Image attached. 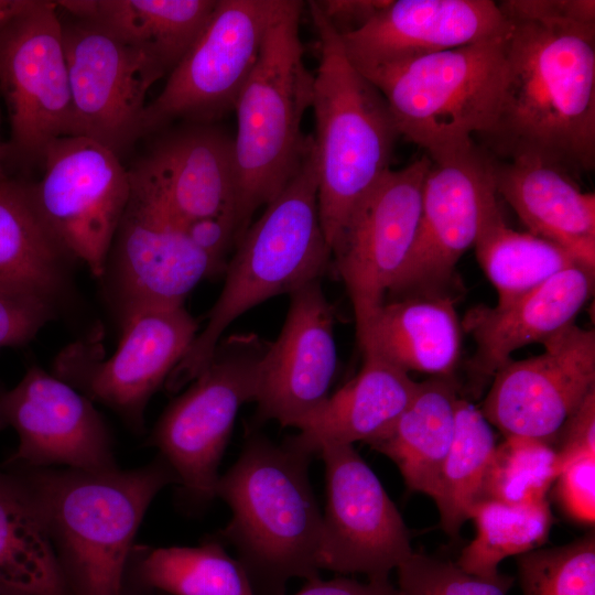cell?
Returning a JSON list of instances; mask_svg holds the SVG:
<instances>
[{
  "label": "cell",
  "instance_id": "obj_1",
  "mask_svg": "<svg viewBox=\"0 0 595 595\" xmlns=\"http://www.w3.org/2000/svg\"><path fill=\"white\" fill-rule=\"evenodd\" d=\"M496 117L480 138L499 160L534 158L569 173L595 165V25L510 21ZM494 155V156H495Z\"/></svg>",
  "mask_w": 595,
  "mask_h": 595
},
{
  "label": "cell",
  "instance_id": "obj_2",
  "mask_svg": "<svg viewBox=\"0 0 595 595\" xmlns=\"http://www.w3.org/2000/svg\"><path fill=\"white\" fill-rule=\"evenodd\" d=\"M25 469L20 483L45 529L68 595H121L148 507L163 487L177 484L167 461L159 454L131 470Z\"/></svg>",
  "mask_w": 595,
  "mask_h": 595
},
{
  "label": "cell",
  "instance_id": "obj_3",
  "mask_svg": "<svg viewBox=\"0 0 595 595\" xmlns=\"http://www.w3.org/2000/svg\"><path fill=\"white\" fill-rule=\"evenodd\" d=\"M288 441L251 436L215 495L230 507L213 537L234 547L253 595H285L293 577H320L322 513L309 479L311 457Z\"/></svg>",
  "mask_w": 595,
  "mask_h": 595
},
{
  "label": "cell",
  "instance_id": "obj_4",
  "mask_svg": "<svg viewBox=\"0 0 595 595\" xmlns=\"http://www.w3.org/2000/svg\"><path fill=\"white\" fill-rule=\"evenodd\" d=\"M332 263L318 214L313 140L296 173L250 224L227 261L225 283L190 348L165 381L170 392L193 381L209 364L225 329L278 294L320 280Z\"/></svg>",
  "mask_w": 595,
  "mask_h": 595
},
{
  "label": "cell",
  "instance_id": "obj_5",
  "mask_svg": "<svg viewBox=\"0 0 595 595\" xmlns=\"http://www.w3.org/2000/svg\"><path fill=\"white\" fill-rule=\"evenodd\" d=\"M306 4L318 44L311 102L318 214L332 251L356 205L390 170L400 136L383 96L349 61L339 33L315 1Z\"/></svg>",
  "mask_w": 595,
  "mask_h": 595
},
{
  "label": "cell",
  "instance_id": "obj_6",
  "mask_svg": "<svg viewBox=\"0 0 595 595\" xmlns=\"http://www.w3.org/2000/svg\"><path fill=\"white\" fill-rule=\"evenodd\" d=\"M303 7L302 1L288 0L269 26L234 109L238 240L253 214L293 177L310 147L311 136L305 137L301 128L304 112L311 108L314 79L303 58Z\"/></svg>",
  "mask_w": 595,
  "mask_h": 595
},
{
  "label": "cell",
  "instance_id": "obj_7",
  "mask_svg": "<svg viewBox=\"0 0 595 595\" xmlns=\"http://www.w3.org/2000/svg\"><path fill=\"white\" fill-rule=\"evenodd\" d=\"M505 39L361 74L383 96L399 136L423 148L434 161L490 129L505 78Z\"/></svg>",
  "mask_w": 595,
  "mask_h": 595
},
{
  "label": "cell",
  "instance_id": "obj_8",
  "mask_svg": "<svg viewBox=\"0 0 595 595\" xmlns=\"http://www.w3.org/2000/svg\"><path fill=\"white\" fill-rule=\"evenodd\" d=\"M267 345L255 334L220 340L207 367L165 409L152 432L150 444L174 469L193 506L216 497L218 467L237 413L244 403L256 402Z\"/></svg>",
  "mask_w": 595,
  "mask_h": 595
},
{
  "label": "cell",
  "instance_id": "obj_9",
  "mask_svg": "<svg viewBox=\"0 0 595 595\" xmlns=\"http://www.w3.org/2000/svg\"><path fill=\"white\" fill-rule=\"evenodd\" d=\"M288 0H218L160 94L147 104L142 137L175 120L213 125L232 112L269 26Z\"/></svg>",
  "mask_w": 595,
  "mask_h": 595
},
{
  "label": "cell",
  "instance_id": "obj_10",
  "mask_svg": "<svg viewBox=\"0 0 595 595\" xmlns=\"http://www.w3.org/2000/svg\"><path fill=\"white\" fill-rule=\"evenodd\" d=\"M44 173L28 184L52 237L95 277L106 272L110 249L131 193L119 156L83 137H62L43 153Z\"/></svg>",
  "mask_w": 595,
  "mask_h": 595
},
{
  "label": "cell",
  "instance_id": "obj_11",
  "mask_svg": "<svg viewBox=\"0 0 595 595\" xmlns=\"http://www.w3.org/2000/svg\"><path fill=\"white\" fill-rule=\"evenodd\" d=\"M122 320L109 357L93 342L73 344L58 356L56 376L140 431L149 399L190 348L198 324L183 305L141 307Z\"/></svg>",
  "mask_w": 595,
  "mask_h": 595
},
{
  "label": "cell",
  "instance_id": "obj_12",
  "mask_svg": "<svg viewBox=\"0 0 595 595\" xmlns=\"http://www.w3.org/2000/svg\"><path fill=\"white\" fill-rule=\"evenodd\" d=\"M498 198L493 155L474 141L431 160L414 239L389 293L399 298L447 291L457 261L500 208Z\"/></svg>",
  "mask_w": 595,
  "mask_h": 595
},
{
  "label": "cell",
  "instance_id": "obj_13",
  "mask_svg": "<svg viewBox=\"0 0 595 595\" xmlns=\"http://www.w3.org/2000/svg\"><path fill=\"white\" fill-rule=\"evenodd\" d=\"M430 166L424 154L402 169L388 170L356 205L332 249V262L353 304L358 340L410 252Z\"/></svg>",
  "mask_w": 595,
  "mask_h": 595
},
{
  "label": "cell",
  "instance_id": "obj_14",
  "mask_svg": "<svg viewBox=\"0 0 595 595\" xmlns=\"http://www.w3.org/2000/svg\"><path fill=\"white\" fill-rule=\"evenodd\" d=\"M0 90L10 117L9 153L41 161L52 142L72 136L68 69L55 1L36 0L0 32Z\"/></svg>",
  "mask_w": 595,
  "mask_h": 595
},
{
  "label": "cell",
  "instance_id": "obj_15",
  "mask_svg": "<svg viewBox=\"0 0 595 595\" xmlns=\"http://www.w3.org/2000/svg\"><path fill=\"white\" fill-rule=\"evenodd\" d=\"M131 193L113 246V279L122 316L147 306L183 305L220 270L187 237L143 167L129 170Z\"/></svg>",
  "mask_w": 595,
  "mask_h": 595
},
{
  "label": "cell",
  "instance_id": "obj_16",
  "mask_svg": "<svg viewBox=\"0 0 595 595\" xmlns=\"http://www.w3.org/2000/svg\"><path fill=\"white\" fill-rule=\"evenodd\" d=\"M73 111V137L118 156L142 137L145 97L163 78L141 52L93 21L62 22Z\"/></svg>",
  "mask_w": 595,
  "mask_h": 595
},
{
  "label": "cell",
  "instance_id": "obj_17",
  "mask_svg": "<svg viewBox=\"0 0 595 595\" xmlns=\"http://www.w3.org/2000/svg\"><path fill=\"white\" fill-rule=\"evenodd\" d=\"M318 453L327 495L320 569L389 577L413 552L400 512L353 445L325 446Z\"/></svg>",
  "mask_w": 595,
  "mask_h": 595
},
{
  "label": "cell",
  "instance_id": "obj_18",
  "mask_svg": "<svg viewBox=\"0 0 595 595\" xmlns=\"http://www.w3.org/2000/svg\"><path fill=\"white\" fill-rule=\"evenodd\" d=\"M541 344L540 355L510 360L496 372L480 411L505 437L552 444L595 391V333L573 323Z\"/></svg>",
  "mask_w": 595,
  "mask_h": 595
},
{
  "label": "cell",
  "instance_id": "obj_19",
  "mask_svg": "<svg viewBox=\"0 0 595 595\" xmlns=\"http://www.w3.org/2000/svg\"><path fill=\"white\" fill-rule=\"evenodd\" d=\"M7 428L19 436L10 458L17 466L118 468L110 433L91 400L37 366L29 368L12 389L0 388V430Z\"/></svg>",
  "mask_w": 595,
  "mask_h": 595
},
{
  "label": "cell",
  "instance_id": "obj_20",
  "mask_svg": "<svg viewBox=\"0 0 595 595\" xmlns=\"http://www.w3.org/2000/svg\"><path fill=\"white\" fill-rule=\"evenodd\" d=\"M260 361L257 422L293 426L327 398L337 368L335 314L320 280L296 289Z\"/></svg>",
  "mask_w": 595,
  "mask_h": 595
},
{
  "label": "cell",
  "instance_id": "obj_21",
  "mask_svg": "<svg viewBox=\"0 0 595 595\" xmlns=\"http://www.w3.org/2000/svg\"><path fill=\"white\" fill-rule=\"evenodd\" d=\"M510 21L490 0H390L366 24L340 35L360 72L504 37Z\"/></svg>",
  "mask_w": 595,
  "mask_h": 595
},
{
  "label": "cell",
  "instance_id": "obj_22",
  "mask_svg": "<svg viewBox=\"0 0 595 595\" xmlns=\"http://www.w3.org/2000/svg\"><path fill=\"white\" fill-rule=\"evenodd\" d=\"M594 285L595 268L577 263L507 303L470 309L462 327L476 344L468 363L473 389L480 390L517 349L573 324Z\"/></svg>",
  "mask_w": 595,
  "mask_h": 595
},
{
  "label": "cell",
  "instance_id": "obj_23",
  "mask_svg": "<svg viewBox=\"0 0 595 595\" xmlns=\"http://www.w3.org/2000/svg\"><path fill=\"white\" fill-rule=\"evenodd\" d=\"M139 164L181 225L225 214L236 217L232 137L214 123H187L169 132Z\"/></svg>",
  "mask_w": 595,
  "mask_h": 595
},
{
  "label": "cell",
  "instance_id": "obj_24",
  "mask_svg": "<svg viewBox=\"0 0 595 595\" xmlns=\"http://www.w3.org/2000/svg\"><path fill=\"white\" fill-rule=\"evenodd\" d=\"M499 197L528 232L549 240L595 268V194L584 192L564 169L534 158L493 156Z\"/></svg>",
  "mask_w": 595,
  "mask_h": 595
},
{
  "label": "cell",
  "instance_id": "obj_25",
  "mask_svg": "<svg viewBox=\"0 0 595 595\" xmlns=\"http://www.w3.org/2000/svg\"><path fill=\"white\" fill-rule=\"evenodd\" d=\"M363 353L358 375L294 425L300 432L290 444L314 455L325 446L368 443L404 410L418 382L377 354Z\"/></svg>",
  "mask_w": 595,
  "mask_h": 595
},
{
  "label": "cell",
  "instance_id": "obj_26",
  "mask_svg": "<svg viewBox=\"0 0 595 595\" xmlns=\"http://www.w3.org/2000/svg\"><path fill=\"white\" fill-rule=\"evenodd\" d=\"M462 332L450 292H422L385 302L358 343L408 374L446 377L458 364Z\"/></svg>",
  "mask_w": 595,
  "mask_h": 595
},
{
  "label": "cell",
  "instance_id": "obj_27",
  "mask_svg": "<svg viewBox=\"0 0 595 595\" xmlns=\"http://www.w3.org/2000/svg\"><path fill=\"white\" fill-rule=\"evenodd\" d=\"M218 0H64L57 8L100 24L148 57L164 76L208 24Z\"/></svg>",
  "mask_w": 595,
  "mask_h": 595
},
{
  "label": "cell",
  "instance_id": "obj_28",
  "mask_svg": "<svg viewBox=\"0 0 595 595\" xmlns=\"http://www.w3.org/2000/svg\"><path fill=\"white\" fill-rule=\"evenodd\" d=\"M454 376L418 382L408 405L379 436L368 442L399 468L407 487L434 497L451 447L459 397Z\"/></svg>",
  "mask_w": 595,
  "mask_h": 595
},
{
  "label": "cell",
  "instance_id": "obj_29",
  "mask_svg": "<svg viewBox=\"0 0 595 595\" xmlns=\"http://www.w3.org/2000/svg\"><path fill=\"white\" fill-rule=\"evenodd\" d=\"M66 257L28 184L0 178V284L54 304L66 288Z\"/></svg>",
  "mask_w": 595,
  "mask_h": 595
},
{
  "label": "cell",
  "instance_id": "obj_30",
  "mask_svg": "<svg viewBox=\"0 0 595 595\" xmlns=\"http://www.w3.org/2000/svg\"><path fill=\"white\" fill-rule=\"evenodd\" d=\"M253 595L237 559L214 538L199 547L133 545L121 595Z\"/></svg>",
  "mask_w": 595,
  "mask_h": 595
},
{
  "label": "cell",
  "instance_id": "obj_31",
  "mask_svg": "<svg viewBox=\"0 0 595 595\" xmlns=\"http://www.w3.org/2000/svg\"><path fill=\"white\" fill-rule=\"evenodd\" d=\"M0 582L34 595H68L52 544L20 480L0 475Z\"/></svg>",
  "mask_w": 595,
  "mask_h": 595
},
{
  "label": "cell",
  "instance_id": "obj_32",
  "mask_svg": "<svg viewBox=\"0 0 595 595\" xmlns=\"http://www.w3.org/2000/svg\"><path fill=\"white\" fill-rule=\"evenodd\" d=\"M476 258L507 303L578 262L562 247L509 227L501 207L485 221L474 245Z\"/></svg>",
  "mask_w": 595,
  "mask_h": 595
},
{
  "label": "cell",
  "instance_id": "obj_33",
  "mask_svg": "<svg viewBox=\"0 0 595 595\" xmlns=\"http://www.w3.org/2000/svg\"><path fill=\"white\" fill-rule=\"evenodd\" d=\"M497 446L490 423L474 404L459 398L454 437L432 498L442 529L452 537L482 499L484 480Z\"/></svg>",
  "mask_w": 595,
  "mask_h": 595
},
{
  "label": "cell",
  "instance_id": "obj_34",
  "mask_svg": "<svg viewBox=\"0 0 595 595\" xmlns=\"http://www.w3.org/2000/svg\"><path fill=\"white\" fill-rule=\"evenodd\" d=\"M474 539L462 550L457 565L484 578L501 573L499 564L539 549L552 524L548 500L536 505H509L494 499L479 500L472 509Z\"/></svg>",
  "mask_w": 595,
  "mask_h": 595
},
{
  "label": "cell",
  "instance_id": "obj_35",
  "mask_svg": "<svg viewBox=\"0 0 595 595\" xmlns=\"http://www.w3.org/2000/svg\"><path fill=\"white\" fill-rule=\"evenodd\" d=\"M560 474L558 453L544 440L511 435L497 444L482 491V499L509 505H536Z\"/></svg>",
  "mask_w": 595,
  "mask_h": 595
},
{
  "label": "cell",
  "instance_id": "obj_36",
  "mask_svg": "<svg viewBox=\"0 0 595 595\" xmlns=\"http://www.w3.org/2000/svg\"><path fill=\"white\" fill-rule=\"evenodd\" d=\"M523 595H595V536L517 556Z\"/></svg>",
  "mask_w": 595,
  "mask_h": 595
},
{
  "label": "cell",
  "instance_id": "obj_37",
  "mask_svg": "<svg viewBox=\"0 0 595 595\" xmlns=\"http://www.w3.org/2000/svg\"><path fill=\"white\" fill-rule=\"evenodd\" d=\"M394 595H507L512 577L500 574L484 578L464 571L457 563L412 552L396 569Z\"/></svg>",
  "mask_w": 595,
  "mask_h": 595
},
{
  "label": "cell",
  "instance_id": "obj_38",
  "mask_svg": "<svg viewBox=\"0 0 595 595\" xmlns=\"http://www.w3.org/2000/svg\"><path fill=\"white\" fill-rule=\"evenodd\" d=\"M53 315L54 304L0 284V348L26 344Z\"/></svg>",
  "mask_w": 595,
  "mask_h": 595
},
{
  "label": "cell",
  "instance_id": "obj_39",
  "mask_svg": "<svg viewBox=\"0 0 595 595\" xmlns=\"http://www.w3.org/2000/svg\"><path fill=\"white\" fill-rule=\"evenodd\" d=\"M496 3L509 21L561 28L595 25L593 0H505Z\"/></svg>",
  "mask_w": 595,
  "mask_h": 595
},
{
  "label": "cell",
  "instance_id": "obj_40",
  "mask_svg": "<svg viewBox=\"0 0 595 595\" xmlns=\"http://www.w3.org/2000/svg\"><path fill=\"white\" fill-rule=\"evenodd\" d=\"M556 493L565 512L574 520L595 521V454H586L566 464L556 477Z\"/></svg>",
  "mask_w": 595,
  "mask_h": 595
},
{
  "label": "cell",
  "instance_id": "obj_41",
  "mask_svg": "<svg viewBox=\"0 0 595 595\" xmlns=\"http://www.w3.org/2000/svg\"><path fill=\"white\" fill-rule=\"evenodd\" d=\"M553 441L560 472L573 459L595 454V391L591 392L565 421Z\"/></svg>",
  "mask_w": 595,
  "mask_h": 595
},
{
  "label": "cell",
  "instance_id": "obj_42",
  "mask_svg": "<svg viewBox=\"0 0 595 595\" xmlns=\"http://www.w3.org/2000/svg\"><path fill=\"white\" fill-rule=\"evenodd\" d=\"M191 241L206 253L218 269L225 270L226 255L238 240V225L235 215L225 214L201 218L182 225Z\"/></svg>",
  "mask_w": 595,
  "mask_h": 595
},
{
  "label": "cell",
  "instance_id": "obj_43",
  "mask_svg": "<svg viewBox=\"0 0 595 595\" xmlns=\"http://www.w3.org/2000/svg\"><path fill=\"white\" fill-rule=\"evenodd\" d=\"M390 0H321L315 1L325 18L340 34L358 30Z\"/></svg>",
  "mask_w": 595,
  "mask_h": 595
},
{
  "label": "cell",
  "instance_id": "obj_44",
  "mask_svg": "<svg viewBox=\"0 0 595 595\" xmlns=\"http://www.w3.org/2000/svg\"><path fill=\"white\" fill-rule=\"evenodd\" d=\"M396 587L389 577L368 578L359 582L348 577L322 581L320 577L307 581L295 595H394Z\"/></svg>",
  "mask_w": 595,
  "mask_h": 595
},
{
  "label": "cell",
  "instance_id": "obj_45",
  "mask_svg": "<svg viewBox=\"0 0 595 595\" xmlns=\"http://www.w3.org/2000/svg\"><path fill=\"white\" fill-rule=\"evenodd\" d=\"M35 3L36 0H0V32Z\"/></svg>",
  "mask_w": 595,
  "mask_h": 595
},
{
  "label": "cell",
  "instance_id": "obj_46",
  "mask_svg": "<svg viewBox=\"0 0 595 595\" xmlns=\"http://www.w3.org/2000/svg\"><path fill=\"white\" fill-rule=\"evenodd\" d=\"M0 595H34V594L15 588L3 582H0Z\"/></svg>",
  "mask_w": 595,
  "mask_h": 595
},
{
  "label": "cell",
  "instance_id": "obj_47",
  "mask_svg": "<svg viewBox=\"0 0 595 595\" xmlns=\"http://www.w3.org/2000/svg\"><path fill=\"white\" fill-rule=\"evenodd\" d=\"M8 153H9V148L1 141V137H0V178L6 177L3 173L2 164Z\"/></svg>",
  "mask_w": 595,
  "mask_h": 595
},
{
  "label": "cell",
  "instance_id": "obj_48",
  "mask_svg": "<svg viewBox=\"0 0 595 595\" xmlns=\"http://www.w3.org/2000/svg\"><path fill=\"white\" fill-rule=\"evenodd\" d=\"M159 595H164V594H159Z\"/></svg>",
  "mask_w": 595,
  "mask_h": 595
}]
</instances>
